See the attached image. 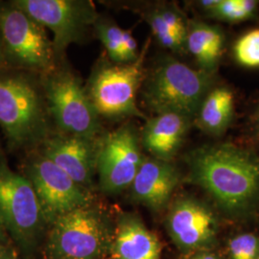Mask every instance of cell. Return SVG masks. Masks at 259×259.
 Instances as JSON below:
<instances>
[{
    "instance_id": "6da1fadb",
    "label": "cell",
    "mask_w": 259,
    "mask_h": 259,
    "mask_svg": "<svg viewBox=\"0 0 259 259\" xmlns=\"http://www.w3.org/2000/svg\"><path fill=\"white\" fill-rule=\"evenodd\" d=\"M190 180L226 212L247 215L259 205V156L233 144L204 146L188 157Z\"/></svg>"
},
{
    "instance_id": "7a4b0ae2",
    "label": "cell",
    "mask_w": 259,
    "mask_h": 259,
    "mask_svg": "<svg viewBox=\"0 0 259 259\" xmlns=\"http://www.w3.org/2000/svg\"><path fill=\"white\" fill-rule=\"evenodd\" d=\"M40 76L0 70V128L10 150L34 151L54 134Z\"/></svg>"
},
{
    "instance_id": "3957f363",
    "label": "cell",
    "mask_w": 259,
    "mask_h": 259,
    "mask_svg": "<svg viewBox=\"0 0 259 259\" xmlns=\"http://www.w3.org/2000/svg\"><path fill=\"white\" fill-rule=\"evenodd\" d=\"M213 74L196 70L171 57L157 64L144 91L149 108L157 114L174 112L191 118L211 90Z\"/></svg>"
},
{
    "instance_id": "277c9868",
    "label": "cell",
    "mask_w": 259,
    "mask_h": 259,
    "mask_svg": "<svg viewBox=\"0 0 259 259\" xmlns=\"http://www.w3.org/2000/svg\"><path fill=\"white\" fill-rule=\"evenodd\" d=\"M40 80L57 133L97 139L101 133L100 116L74 72L61 62Z\"/></svg>"
},
{
    "instance_id": "5b68a950",
    "label": "cell",
    "mask_w": 259,
    "mask_h": 259,
    "mask_svg": "<svg viewBox=\"0 0 259 259\" xmlns=\"http://www.w3.org/2000/svg\"><path fill=\"white\" fill-rule=\"evenodd\" d=\"M0 34L13 68L41 76L59 64L47 29L12 1H0Z\"/></svg>"
},
{
    "instance_id": "8992f818",
    "label": "cell",
    "mask_w": 259,
    "mask_h": 259,
    "mask_svg": "<svg viewBox=\"0 0 259 259\" xmlns=\"http://www.w3.org/2000/svg\"><path fill=\"white\" fill-rule=\"evenodd\" d=\"M19 9L53 34L56 59L61 63L66 49L82 41L89 28L99 19L92 1L13 0Z\"/></svg>"
},
{
    "instance_id": "52a82bcc",
    "label": "cell",
    "mask_w": 259,
    "mask_h": 259,
    "mask_svg": "<svg viewBox=\"0 0 259 259\" xmlns=\"http://www.w3.org/2000/svg\"><path fill=\"white\" fill-rule=\"evenodd\" d=\"M145 50L133 63L101 65L93 72L87 92L99 116H143L136 97L143 76Z\"/></svg>"
},
{
    "instance_id": "ba28073f",
    "label": "cell",
    "mask_w": 259,
    "mask_h": 259,
    "mask_svg": "<svg viewBox=\"0 0 259 259\" xmlns=\"http://www.w3.org/2000/svg\"><path fill=\"white\" fill-rule=\"evenodd\" d=\"M107 243L108 230L101 215L88 205L56 219L47 250L51 259H95Z\"/></svg>"
},
{
    "instance_id": "9c48e42d",
    "label": "cell",
    "mask_w": 259,
    "mask_h": 259,
    "mask_svg": "<svg viewBox=\"0 0 259 259\" xmlns=\"http://www.w3.org/2000/svg\"><path fill=\"white\" fill-rule=\"evenodd\" d=\"M25 172L48 222L53 223L65 213L91 205L93 197L88 189L75 183L38 149L30 152Z\"/></svg>"
},
{
    "instance_id": "30bf717a",
    "label": "cell",
    "mask_w": 259,
    "mask_h": 259,
    "mask_svg": "<svg viewBox=\"0 0 259 259\" xmlns=\"http://www.w3.org/2000/svg\"><path fill=\"white\" fill-rule=\"evenodd\" d=\"M46 221L37 194L25 176L13 171L0 147V223L20 240H30Z\"/></svg>"
},
{
    "instance_id": "8fae6325",
    "label": "cell",
    "mask_w": 259,
    "mask_h": 259,
    "mask_svg": "<svg viewBox=\"0 0 259 259\" xmlns=\"http://www.w3.org/2000/svg\"><path fill=\"white\" fill-rule=\"evenodd\" d=\"M135 129L122 126L101 140L96 170L103 190L117 193L133 184L143 161Z\"/></svg>"
},
{
    "instance_id": "7c38bea8",
    "label": "cell",
    "mask_w": 259,
    "mask_h": 259,
    "mask_svg": "<svg viewBox=\"0 0 259 259\" xmlns=\"http://www.w3.org/2000/svg\"><path fill=\"white\" fill-rule=\"evenodd\" d=\"M97 139L54 133L38 148L78 185H91L96 170L99 143Z\"/></svg>"
},
{
    "instance_id": "4fadbf2b",
    "label": "cell",
    "mask_w": 259,
    "mask_h": 259,
    "mask_svg": "<svg viewBox=\"0 0 259 259\" xmlns=\"http://www.w3.org/2000/svg\"><path fill=\"white\" fill-rule=\"evenodd\" d=\"M168 227L177 243L185 248H198L211 240L216 219L205 205L194 199H182L173 205Z\"/></svg>"
},
{
    "instance_id": "5bb4252c",
    "label": "cell",
    "mask_w": 259,
    "mask_h": 259,
    "mask_svg": "<svg viewBox=\"0 0 259 259\" xmlns=\"http://www.w3.org/2000/svg\"><path fill=\"white\" fill-rule=\"evenodd\" d=\"M180 182L179 173L170 161L144 158L132 188L135 198L152 209L162 208Z\"/></svg>"
},
{
    "instance_id": "9a60e30c",
    "label": "cell",
    "mask_w": 259,
    "mask_h": 259,
    "mask_svg": "<svg viewBox=\"0 0 259 259\" xmlns=\"http://www.w3.org/2000/svg\"><path fill=\"white\" fill-rule=\"evenodd\" d=\"M190 118L174 112L159 113L150 120L142 132V143L157 159L170 161L184 143Z\"/></svg>"
},
{
    "instance_id": "2e32d148",
    "label": "cell",
    "mask_w": 259,
    "mask_h": 259,
    "mask_svg": "<svg viewBox=\"0 0 259 259\" xmlns=\"http://www.w3.org/2000/svg\"><path fill=\"white\" fill-rule=\"evenodd\" d=\"M161 247L157 236L134 218H125L113 246L114 259H159Z\"/></svg>"
},
{
    "instance_id": "e0dca14e",
    "label": "cell",
    "mask_w": 259,
    "mask_h": 259,
    "mask_svg": "<svg viewBox=\"0 0 259 259\" xmlns=\"http://www.w3.org/2000/svg\"><path fill=\"white\" fill-rule=\"evenodd\" d=\"M225 37L220 28L193 21L188 25L186 47L194 56L201 70L213 74L222 55Z\"/></svg>"
},
{
    "instance_id": "ac0fdd59",
    "label": "cell",
    "mask_w": 259,
    "mask_h": 259,
    "mask_svg": "<svg viewBox=\"0 0 259 259\" xmlns=\"http://www.w3.org/2000/svg\"><path fill=\"white\" fill-rule=\"evenodd\" d=\"M234 114V96L226 87L211 90L197 112L198 126L212 136H221L230 127Z\"/></svg>"
},
{
    "instance_id": "d6986e66",
    "label": "cell",
    "mask_w": 259,
    "mask_h": 259,
    "mask_svg": "<svg viewBox=\"0 0 259 259\" xmlns=\"http://www.w3.org/2000/svg\"><path fill=\"white\" fill-rule=\"evenodd\" d=\"M258 7V1L254 0H219L217 6L207 14L225 22L238 23L256 19Z\"/></svg>"
},
{
    "instance_id": "ffe728a7",
    "label": "cell",
    "mask_w": 259,
    "mask_h": 259,
    "mask_svg": "<svg viewBox=\"0 0 259 259\" xmlns=\"http://www.w3.org/2000/svg\"><path fill=\"white\" fill-rule=\"evenodd\" d=\"M96 35L101 40L111 61L116 64H126L122 49V42L125 30L116 24L98 19L95 25Z\"/></svg>"
},
{
    "instance_id": "44dd1931",
    "label": "cell",
    "mask_w": 259,
    "mask_h": 259,
    "mask_svg": "<svg viewBox=\"0 0 259 259\" xmlns=\"http://www.w3.org/2000/svg\"><path fill=\"white\" fill-rule=\"evenodd\" d=\"M233 53L236 62L242 66L259 67V28L241 36L234 45Z\"/></svg>"
},
{
    "instance_id": "7402d4cb",
    "label": "cell",
    "mask_w": 259,
    "mask_h": 259,
    "mask_svg": "<svg viewBox=\"0 0 259 259\" xmlns=\"http://www.w3.org/2000/svg\"><path fill=\"white\" fill-rule=\"evenodd\" d=\"M147 19L154 36L161 46L177 53H182L185 50V45L178 38L174 32L167 26L166 23L159 17L157 11L152 12Z\"/></svg>"
},
{
    "instance_id": "603a6c76",
    "label": "cell",
    "mask_w": 259,
    "mask_h": 259,
    "mask_svg": "<svg viewBox=\"0 0 259 259\" xmlns=\"http://www.w3.org/2000/svg\"><path fill=\"white\" fill-rule=\"evenodd\" d=\"M231 259H259V238L252 233L235 236L229 243Z\"/></svg>"
},
{
    "instance_id": "cb8c5ba5",
    "label": "cell",
    "mask_w": 259,
    "mask_h": 259,
    "mask_svg": "<svg viewBox=\"0 0 259 259\" xmlns=\"http://www.w3.org/2000/svg\"><path fill=\"white\" fill-rule=\"evenodd\" d=\"M159 17L170 28L178 38L186 47V39L188 34V25L185 23V18L178 10L167 6L156 10Z\"/></svg>"
},
{
    "instance_id": "d4e9b609",
    "label": "cell",
    "mask_w": 259,
    "mask_h": 259,
    "mask_svg": "<svg viewBox=\"0 0 259 259\" xmlns=\"http://www.w3.org/2000/svg\"><path fill=\"white\" fill-rule=\"evenodd\" d=\"M219 3V0H205V1H201L199 4L200 6L205 11V12H210L211 10L214 9L217 4Z\"/></svg>"
},
{
    "instance_id": "484cf974",
    "label": "cell",
    "mask_w": 259,
    "mask_h": 259,
    "mask_svg": "<svg viewBox=\"0 0 259 259\" xmlns=\"http://www.w3.org/2000/svg\"><path fill=\"white\" fill-rule=\"evenodd\" d=\"M6 65H7V62H6V57H5L4 47H3V42H2V37L0 34V70L3 69Z\"/></svg>"
},
{
    "instance_id": "4316f807",
    "label": "cell",
    "mask_w": 259,
    "mask_h": 259,
    "mask_svg": "<svg viewBox=\"0 0 259 259\" xmlns=\"http://www.w3.org/2000/svg\"><path fill=\"white\" fill-rule=\"evenodd\" d=\"M0 259H10L7 250L0 245Z\"/></svg>"
},
{
    "instance_id": "83f0119b",
    "label": "cell",
    "mask_w": 259,
    "mask_h": 259,
    "mask_svg": "<svg viewBox=\"0 0 259 259\" xmlns=\"http://www.w3.org/2000/svg\"><path fill=\"white\" fill-rule=\"evenodd\" d=\"M254 125H255V130L257 132L259 136V107L255 111V115H254Z\"/></svg>"
},
{
    "instance_id": "f1b7e54d",
    "label": "cell",
    "mask_w": 259,
    "mask_h": 259,
    "mask_svg": "<svg viewBox=\"0 0 259 259\" xmlns=\"http://www.w3.org/2000/svg\"><path fill=\"white\" fill-rule=\"evenodd\" d=\"M194 259H218V257H216L212 254H201V255L195 257Z\"/></svg>"
},
{
    "instance_id": "f546056e",
    "label": "cell",
    "mask_w": 259,
    "mask_h": 259,
    "mask_svg": "<svg viewBox=\"0 0 259 259\" xmlns=\"http://www.w3.org/2000/svg\"><path fill=\"white\" fill-rule=\"evenodd\" d=\"M2 228H3V226H2V225H1V223H0V242H1V241H4V239H5Z\"/></svg>"
}]
</instances>
